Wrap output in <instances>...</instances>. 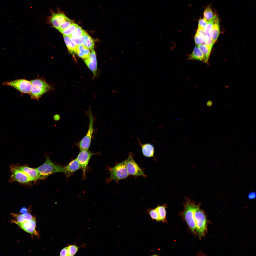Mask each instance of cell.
Wrapping results in <instances>:
<instances>
[{"label": "cell", "mask_w": 256, "mask_h": 256, "mask_svg": "<svg viewBox=\"0 0 256 256\" xmlns=\"http://www.w3.org/2000/svg\"><path fill=\"white\" fill-rule=\"evenodd\" d=\"M256 196V194L254 192L251 193L249 195V197L250 199L254 198Z\"/></svg>", "instance_id": "39"}, {"label": "cell", "mask_w": 256, "mask_h": 256, "mask_svg": "<svg viewBox=\"0 0 256 256\" xmlns=\"http://www.w3.org/2000/svg\"><path fill=\"white\" fill-rule=\"evenodd\" d=\"M216 16L210 6H208L205 8L203 13L204 18L207 21L214 18Z\"/></svg>", "instance_id": "25"}, {"label": "cell", "mask_w": 256, "mask_h": 256, "mask_svg": "<svg viewBox=\"0 0 256 256\" xmlns=\"http://www.w3.org/2000/svg\"><path fill=\"white\" fill-rule=\"evenodd\" d=\"M10 168L11 173L10 180L23 184H26L32 181L27 174L18 169L15 165H12Z\"/></svg>", "instance_id": "9"}, {"label": "cell", "mask_w": 256, "mask_h": 256, "mask_svg": "<svg viewBox=\"0 0 256 256\" xmlns=\"http://www.w3.org/2000/svg\"><path fill=\"white\" fill-rule=\"evenodd\" d=\"M64 167V174L67 177L72 175L75 171L80 169L79 165L76 159Z\"/></svg>", "instance_id": "14"}, {"label": "cell", "mask_w": 256, "mask_h": 256, "mask_svg": "<svg viewBox=\"0 0 256 256\" xmlns=\"http://www.w3.org/2000/svg\"><path fill=\"white\" fill-rule=\"evenodd\" d=\"M74 23V22L72 20L67 17L65 21L61 24L57 30L60 32L66 29Z\"/></svg>", "instance_id": "30"}, {"label": "cell", "mask_w": 256, "mask_h": 256, "mask_svg": "<svg viewBox=\"0 0 256 256\" xmlns=\"http://www.w3.org/2000/svg\"><path fill=\"white\" fill-rule=\"evenodd\" d=\"M142 152L143 155L147 157H150L153 156L154 149L153 146L149 143L144 144H141Z\"/></svg>", "instance_id": "18"}, {"label": "cell", "mask_w": 256, "mask_h": 256, "mask_svg": "<svg viewBox=\"0 0 256 256\" xmlns=\"http://www.w3.org/2000/svg\"><path fill=\"white\" fill-rule=\"evenodd\" d=\"M78 26L77 24L74 23L66 29L60 32L63 35L69 37L75 31Z\"/></svg>", "instance_id": "28"}, {"label": "cell", "mask_w": 256, "mask_h": 256, "mask_svg": "<svg viewBox=\"0 0 256 256\" xmlns=\"http://www.w3.org/2000/svg\"><path fill=\"white\" fill-rule=\"evenodd\" d=\"M90 53L89 49L84 45H77L76 54L79 57L84 59H86L89 56Z\"/></svg>", "instance_id": "16"}, {"label": "cell", "mask_w": 256, "mask_h": 256, "mask_svg": "<svg viewBox=\"0 0 256 256\" xmlns=\"http://www.w3.org/2000/svg\"><path fill=\"white\" fill-rule=\"evenodd\" d=\"M184 203L183 210L182 215L190 229L193 233H195V224L194 218V211L196 204L188 198H186Z\"/></svg>", "instance_id": "5"}, {"label": "cell", "mask_w": 256, "mask_h": 256, "mask_svg": "<svg viewBox=\"0 0 256 256\" xmlns=\"http://www.w3.org/2000/svg\"><path fill=\"white\" fill-rule=\"evenodd\" d=\"M189 59L197 60L205 63L203 55L198 47L196 46L192 53L188 58Z\"/></svg>", "instance_id": "17"}, {"label": "cell", "mask_w": 256, "mask_h": 256, "mask_svg": "<svg viewBox=\"0 0 256 256\" xmlns=\"http://www.w3.org/2000/svg\"><path fill=\"white\" fill-rule=\"evenodd\" d=\"M15 166L18 169L27 174L31 178L32 181H36L40 179V174L36 169L26 166Z\"/></svg>", "instance_id": "13"}, {"label": "cell", "mask_w": 256, "mask_h": 256, "mask_svg": "<svg viewBox=\"0 0 256 256\" xmlns=\"http://www.w3.org/2000/svg\"><path fill=\"white\" fill-rule=\"evenodd\" d=\"M200 204L196 205L194 211L195 230L200 239L204 237L207 232L208 221L204 212L201 209Z\"/></svg>", "instance_id": "1"}, {"label": "cell", "mask_w": 256, "mask_h": 256, "mask_svg": "<svg viewBox=\"0 0 256 256\" xmlns=\"http://www.w3.org/2000/svg\"><path fill=\"white\" fill-rule=\"evenodd\" d=\"M166 207L165 205L162 206L158 205L155 208L158 214L160 221H161L163 222H166Z\"/></svg>", "instance_id": "21"}, {"label": "cell", "mask_w": 256, "mask_h": 256, "mask_svg": "<svg viewBox=\"0 0 256 256\" xmlns=\"http://www.w3.org/2000/svg\"><path fill=\"white\" fill-rule=\"evenodd\" d=\"M146 211L152 220H155L157 221H160L158 214L155 208L147 209Z\"/></svg>", "instance_id": "31"}, {"label": "cell", "mask_w": 256, "mask_h": 256, "mask_svg": "<svg viewBox=\"0 0 256 256\" xmlns=\"http://www.w3.org/2000/svg\"><path fill=\"white\" fill-rule=\"evenodd\" d=\"M126 162V160L113 167H107L110 174L109 177L106 180L107 183L112 180L118 183L119 180L126 178L129 175L127 169Z\"/></svg>", "instance_id": "2"}, {"label": "cell", "mask_w": 256, "mask_h": 256, "mask_svg": "<svg viewBox=\"0 0 256 256\" xmlns=\"http://www.w3.org/2000/svg\"><path fill=\"white\" fill-rule=\"evenodd\" d=\"M219 19L215 22L209 32L210 37L215 43L220 33Z\"/></svg>", "instance_id": "20"}, {"label": "cell", "mask_w": 256, "mask_h": 256, "mask_svg": "<svg viewBox=\"0 0 256 256\" xmlns=\"http://www.w3.org/2000/svg\"><path fill=\"white\" fill-rule=\"evenodd\" d=\"M84 35L77 38H71V39L76 45L83 44L85 40Z\"/></svg>", "instance_id": "34"}, {"label": "cell", "mask_w": 256, "mask_h": 256, "mask_svg": "<svg viewBox=\"0 0 256 256\" xmlns=\"http://www.w3.org/2000/svg\"><path fill=\"white\" fill-rule=\"evenodd\" d=\"M36 169L40 174V179H44L49 175L56 173H64V167L54 163L48 156L46 157L44 163Z\"/></svg>", "instance_id": "4"}, {"label": "cell", "mask_w": 256, "mask_h": 256, "mask_svg": "<svg viewBox=\"0 0 256 256\" xmlns=\"http://www.w3.org/2000/svg\"><path fill=\"white\" fill-rule=\"evenodd\" d=\"M126 167L129 175L146 177L143 171L134 160L133 155L130 154L126 160Z\"/></svg>", "instance_id": "10"}, {"label": "cell", "mask_w": 256, "mask_h": 256, "mask_svg": "<svg viewBox=\"0 0 256 256\" xmlns=\"http://www.w3.org/2000/svg\"><path fill=\"white\" fill-rule=\"evenodd\" d=\"M3 85L11 86L21 92L29 94L32 88L31 81L25 79H18L12 81L5 82Z\"/></svg>", "instance_id": "6"}, {"label": "cell", "mask_w": 256, "mask_h": 256, "mask_svg": "<svg viewBox=\"0 0 256 256\" xmlns=\"http://www.w3.org/2000/svg\"><path fill=\"white\" fill-rule=\"evenodd\" d=\"M198 47L204 55L206 63H207L212 48L201 44L198 46Z\"/></svg>", "instance_id": "23"}, {"label": "cell", "mask_w": 256, "mask_h": 256, "mask_svg": "<svg viewBox=\"0 0 256 256\" xmlns=\"http://www.w3.org/2000/svg\"><path fill=\"white\" fill-rule=\"evenodd\" d=\"M11 215L12 216L16 219L17 221L19 222L31 220L34 218L31 214L28 213L22 214L12 213Z\"/></svg>", "instance_id": "22"}, {"label": "cell", "mask_w": 256, "mask_h": 256, "mask_svg": "<svg viewBox=\"0 0 256 256\" xmlns=\"http://www.w3.org/2000/svg\"><path fill=\"white\" fill-rule=\"evenodd\" d=\"M214 43L209 36L205 34L204 37V41L202 44L212 48Z\"/></svg>", "instance_id": "32"}, {"label": "cell", "mask_w": 256, "mask_h": 256, "mask_svg": "<svg viewBox=\"0 0 256 256\" xmlns=\"http://www.w3.org/2000/svg\"><path fill=\"white\" fill-rule=\"evenodd\" d=\"M95 153L89 152L88 150H80L76 158L80 166V169L83 171V180L86 178V172L89 160L92 156Z\"/></svg>", "instance_id": "8"}, {"label": "cell", "mask_w": 256, "mask_h": 256, "mask_svg": "<svg viewBox=\"0 0 256 256\" xmlns=\"http://www.w3.org/2000/svg\"><path fill=\"white\" fill-rule=\"evenodd\" d=\"M88 115L89 119V124L87 134L81 140L79 144V146L80 150H88L91 144V137L94 129L93 125L94 118L90 108H89V110Z\"/></svg>", "instance_id": "7"}, {"label": "cell", "mask_w": 256, "mask_h": 256, "mask_svg": "<svg viewBox=\"0 0 256 256\" xmlns=\"http://www.w3.org/2000/svg\"><path fill=\"white\" fill-rule=\"evenodd\" d=\"M67 18L64 14L62 13H53L50 20L53 26L57 29Z\"/></svg>", "instance_id": "15"}, {"label": "cell", "mask_w": 256, "mask_h": 256, "mask_svg": "<svg viewBox=\"0 0 256 256\" xmlns=\"http://www.w3.org/2000/svg\"><path fill=\"white\" fill-rule=\"evenodd\" d=\"M213 104V103L212 101H207L206 103V105L208 107H210L212 106Z\"/></svg>", "instance_id": "40"}, {"label": "cell", "mask_w": 256, "mask_h": 256, "mask_svg": "<svg viewBox=\"0 0 256 256\" xmlns=\"http://www.w3.org/2000/svg\"><path fill=\"white\" fill-rule=\"evenodd\" d=\"M61 256H68V247H65L61 251L60 253Z\"/></svg>", "instance_id": "36"}, {"label": "cell", "mask_w": 256, "mask_h": 256, "mask_svg": "<svg viewBox=\"0 0 256 256\" xmlns=\"http://www.w3.org/2000/svg\"><path fill=\"white\" fill-rule=\"evenodd\" d=\"M87 33L80 27L78 26L75 31L69 37L71 38H77L84 35Z\"/></svg>", "instance_id": "29"}, {"label": "cell", "mask_w": 256, "mask_h": 256, "mask_svg": "<svg viewBox=\"0 0 256 256\" xmlns=\"http://www.w3.org/2000/svg\"><path fill=\"white\" fill-rule=\"evenodd\" d=\"M76 242L73 244L69 245L67 247L68 256H73L77 252L79 248L84 247L86 245L85 243L82 246L78 247L76 245Z\"/></svg>", "instance_id": "24"}, {"label": "cell", "mask_w": 256, "mask_h": 256, "mask_svg": "<svg viewBox=\"0 0 256 256\" xmlns=\"http://www.w3.org/2000/svg\"><path fill=\"white\" fill-rule=\"evenodd\" d=\"M204 36L203 35L196 33L194 39L195 44L197 46H198L203 43Z\"/></svg>", "instance_id": "33"}, {"label": "cell", "mask_w": 256, "mask_h": 256, "mask_svg": "<svg viewBox=\"0 0 256 256\" xmlns=\"http://www.w3.org/2000/svg\"><path fill=\"white\" fill-rule=\"evenodd\" d=\"M85 40L83 45L91 50L94 49V42L93 39L87 33L84 35Z\"/></svg>", "instance_id": "26"}, {"label": "cell", "mask_w": 256, "mask_h": 256, "mask_svg": "<svg viewBox=\"0 0 256 256\" xmlns=\"http://www.w3.org/2000/svg\"><path fill=\"white\" fill-rule=\"evenodd\" d=\"M196 33L199 34L203 35L204 36L205 35L204 29L200 27H198Z\"/></svg>", "instance_id": "37"}, {"label": "cell", "mask_w": 256, "mask_h": 256, "mask_svg": "<svg viewBox=\"0 0 256 256\" xmlns=\"http://www.w3.org/2000/svg\"><path fill=\"white\" fill-rule=\"evenodd\" d=\"M31 81L32 88L29 94L32 99L38 100L43 95L52 89L43 78H38Z\"/></svg>", "instance_id": "3"}, {"label": "cell", "mask_w": 256, "mask_h": 256, "mask_svg": "<svg viewBox=\"0 0 256 256\" xmlns=\"http://www.w3.org/2000/svg\"><path fill=\"white\" fill-rule=\"evenodd\" d=\"M55 116L54 117V119L55 120L57 121L59 119L60 117L59 115L57 116V115Z\"/></svg>", "instance_id": "41"}, {"label": "cell", "mask_w": 256, "mask_h": 256, "mask_svg": "<svg viewBox=\"0 0 256 256\" xmlns=\"http://www.w3.org/2000/svg\"><path fill=\"white\" fill-rule=\"evenodd\" d=\"M63 37L65 43L69 52L73 55L76 54L77 45L72 41L71 38L69 37L64 35H63Z\"/></svg>", "instance_id": "19"}, {"label": "cell", "mask_w": 256, "mask_h": 256, "mask_svg": "<svg viewBox=\"0 0 256 256\" xmlns=\"http://www.w3.org/2000/svg\"><path fill=\"white\" fill-rule=\"evenodd\" d=\"M219 20L217 16L214 18L208 21L207 25L204 29L205 34L209 36V32L215 22Z\"/></svg>", "instance_id": "27"}, {"label": "cell", "mask_w": 256, "mask_h": 256, "mask_svg": "<svg viewBox=\"0 0 256 256\" xmlns=\"http://www.w3.org/2000/svg\"><path fill=\"white\" fill-rule=\"evenodd\" d=\"M20 212L23 214L27 213L28 210L27 208L24 207H22L20 210Z\"/></svg>", "instance_id": "38"}, {"label": "cell", "mask_w": 256, "mask_h": 256, "mask_svg": "<svg viewBox=\"0 0 256 256\" xmlns=\"http://www.w3.org/2000/svg\"><path fill=\"white\" fill-rule=\"evenodd\" d=\"M89 56L84 59V61L88 68L92 72V78L94 80L98 77L97 72V63L96 54L94 49L91 50Z\"/></svg>", "instance_id": "12"}, {"label": "cell", "mask_w": 256, "mask_h": 256, "mask_svg": "<svg viewBox=\"0 0 256 256\" xmlns=\"http://www.w3.org/2000/svg\"><path fill=\"white\" fill-rule=\"evenodd\" d=\"M208 21L204 18L200 19L198 21V27L204 29Z\"/></svg>", "instance_id": "35"}, {"label": "cell", "mask_w": 256, "mask_h": 256, "mask_svg": "<svg viewBox=\"0 0 256 256\" xmlns=\"http://www.w3.org/2000/svg\"><path fill=\"white\" fill-rule=\"evenodd\" d=\"M12 222L17 224L21 228L28 233L37 236L39 235L36 230V221L34 218L31 220L21 222L15 220H13Z\"/></svg>", "instance_id": "11"}]
</instances>
